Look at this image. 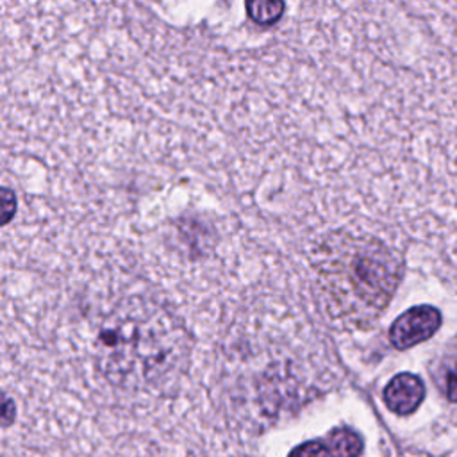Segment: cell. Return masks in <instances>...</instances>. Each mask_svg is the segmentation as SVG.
<instances>
[{
  "instance_id": "obj_1",
  "label": "cell",
  "mask_w": 457,
  "mask_h": 457,
  "mask_svg": "<svg viewBox=\"0 0 457 457\" xmlns=\"http://www.w3.org/2000/svg\"><path fill=\"white\" fill-rule=\"evenodd\" d=\"M96 334V366L104 377L127 389L161 386L186 366L189 334L162 303L146 296L120 300Z\"/></svg>"
},
{
  "instance_id": "obj_2",
  "label": "cell",
  "mask_w": 457,
  "mask_h": 457,
  "mask_svg": "<svg viewBox=\"0 0 457 457\" xmlns=\"http://www.w3.org/2000/svg\"><path fill=\"white\" fill-rule=\"evenodd\" d=\"M321 309L345 325L368 327L387 307L402 275V257L371 234L334 230L312 252Z\"/></svg>"
},
{
  "instance_id": "obj_3",
  "label": "cell",
  "mask_w": 457,
  "mask_h": 457,
  "mask_svg": "<svg viewBox=\"0 0 457 457\" xmlns=\"http://www.w3.org/2000/svg\"><path fill=\"white\" fill-rule=\"evenodd\" d=\"M441 327V312L432 305H416L400 314L391 328L389 341L398 350H407L432 337Z\"/></svg>"
},
{
  "instance_id": "obj_4",
  "label": "cell",
  "mask_w": 457,
  "mask_h": 457,
  "mask_svg": "<svg viewBox=\"0 0 457 457\" xmlns=\"http://www.w3.org/2000/svg\"><path fill=\"white\" fill-rule=\"evenodd\" d=\"M425 398V386L412 373L395 375L384 389V403L398 416L412 414Z\"/></svg>"
},
{
  "instance_id": "obj_5",
  "label": "cell",
  "mask_w": 457,
  "mask_h": 457,
  "mask_svg": "<svg viewBox=\"0 0 457 457\" xmlns=\"http://www.w3.org/2000/svg\"><path fill=\"white\" fill-rule=\"evenodd\" d=\"M327 445L332 450L334 457H359L362 452L361 436L348 427H337L330 430Z\"/></svg>"
},
{
  "instance_id": "obj_6",
  "label": "cell",
  "mask_w": 457,
  "mask_h": 457,
  "mask_svg": "<svg viewBox=\"0 0 457 457\" xmlns=\"http://www.w3.org/2000/svg\"><path fill=\"white\" fill-rule=\"evenodd\" d=\"M248 16L259 25H273L277 23L286 9V4L280 0H259V2H246Z\"/></svg>"
},
{
  "instance_id": "obj_7",
  "label": "cell",
  "mask_w": 457,
  "mask_h": 457,
  "mask_svg": "<svg viewBox=\"0 0 457 457\" xmlns=\"http://www.w3.org/2000/svg\"><path fill=\"white\" fill-rule=\"evenodd\" d=\"M287 457H334V453L325 441L312 439L298 445L295 450L289 452Z\"/></svg>"
},
{
  "instance_id": "obj_8",
  "label": "cell",
  "mask_w": 457,
  "mask_h": 457,
  "mask_svg": "<svg viewBox=\"0 0 457 457\" xmlns=\"http://www.w3.org/2000/svg\"><path fill=\"white\" fill-rule=\"evenodd\" d=\"M16 212V196L9 187H2V223L7 225Z\"/></svg>"
},
{
  "instance_id": "obj_9",
  "label": "cell",
  "mask_w": 457,
  "mask_h": 457,
  "mask_svg": "<svg viewBox=\"0 0 457 457\" xmlns=\"http://www.w3.org/2000/svg\"><path fill=\"white\" fill-rule=\"evenodd\" d=\"M446 396L450 402L457 403V364H453L446 373Z\"/></svg>"
},
{
  "instance_id": "obj_10",
  "label": "cell",
  "mask_w": 457,
  "mask_h": 457,
  "mask_svg": "<svg viewBox=\"0 0 457 457\" xmlns=\"http://www.w3.org/2000/svg\"><path fill=\"white\" fill-rule=\"evenodd\" d=\"M11 412H12V403L9 398H5L4 402V425L11 423Z\"/></svg>"
}]
</instances>
